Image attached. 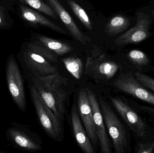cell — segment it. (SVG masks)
<instances>
[{
    "mask_svg": "<svg viewBox=\"0 0 154 153\" xmlns=\"http://www.w3.org/2000/svg\"><path fill=\"white\" fill-rule=\"evenodd\" d=\"M134 75L137 80L139 81L143 85L154 93V79L152 77L146 75L141 72H136L134 73Z\"/></svg>",
    "mask_w": 154,
    "mask_h": 153,
    "instance_id": "cb8c5ba5",
    "label": "cell"
},
{
    "mask_svg": "<svg viewBox=\"0 0 154 153\" xmlns=\"http://www.w3.org/2000/svg\"><path fill=\"white\" fill-rule=\"evenodd\" d=\"M11 6L6 0L0 1V31L12 28L14 26V20L10 14Z\"/></svg>",
    "mask_w": 154,
    "mask_h": 153,
    "instance_id": "ac0fdd59",
    "label": "cell"
},
{
    "mask_svg": "<svg viewBox=\"0 0 154 153\" xmlns=\"http://www.w3.org/2000/svg\"><path fill=\"white\" fill-rule=\"evenodd\" d=\"M62 62L68 71L77 79L81 77L83 72V64L78 57H67L63 58Z\"/></svg>",
    "mask_w": 154,
    "mask_h": 153,
    "instance_id": "44dd1931",
    "label": "cell"
},
{
    "mask_svg": "<svg viewBox=\"0 0 154 153\" xmlns=\"http://www.w3.org/2000/svg\"><path fill=\"white\" fill-rule=\"evenodd\" d=\"M129 20L123 15L112 18L106 26L105 31L110 36H114L125 30L129 25Z\"/></svg>",
    "mask_w": 154,
    "mask_h": 153,
    "instance_id": "e0dca14e",
    "label": "cell"
},
{
    "mask_svg": "<svg viewBox=\"0 0 154 153\" xmlns=\"http://www.w3.org/2000/svg\"><path fill=\"white\" fill-rule=\"evenodd\" d=\"M36 40L44 47L48 48L52 52L59 55H63L71 52L73 48L71 46L66 43H63L58 40L47 37L46 36L39 34H34L32 36Z\"/></svg>",
    "mask_w": 154,
    "mask_h": 153,
    "instance_id": "2e32d148",
    "label": "cell"
},
{
    "mask_svg": "<svg viewBox=\"0 0 154 153\" xmlns=\"http://www.w3.org/2000/svg\"><path fill=\"white\" fill-rule=\"evenodd\" d=\"M127 57L138 70H143L151 63V61L146 54L137 49L130 51L128 54Z\"/></svg>",
    "mask_w": 154,
    "mask_h": 153,
    "instance_id": "ffe728a7",
    "label": "cell"
},
{
    "mask_svg": "<svg viewBox=\"0 0 154 153\" xmlns=\"http://www.w3.org/2000/svg\"><path fill=\"white\" fill-rule=\"evenodd\" d=\"M1 1V0H0V1Z\"/></svg>",
    "mask_w": 154,
    "mask_h": 153,
    "instance_id": "4316f807",
    "label": "cell"
},
{
    "mask_svg": "<svg viewBox=\"0 0 154 153\" xmlns=\"http://www.w3.org/2000/svg\"><path fill=\"white\" fill-rule=\"evenodd\" d=\"M5 69L6 83L10 95L19 110L21 112H25L27 101L23 77L13 54L8 56Z\"/></svg>",
    "mask_w": 154,
    "mask_h": 153,
    "instance_id": "277c9868",
    "label": "cell"
},
{
    "mask_svg": "<svg viewBox=\"0 0 154 153\" xmlns=\"http://www.w3.org/2000/svg\"><path fill=\"white\" fill-rule=\"evenodd\" d=\"M141 110L145 112H147L152 116H154V108L152 107H147V106H141L140 107Z\"/></svg>",
    "mask_w": 154,
    "mask_h": 153,
    "instance_id": "484cf974",
    "label": "cell"
},
{
    "mask_svg": "<svg viewBox=\"0 0 154 153\" xmlns=\"http://www.w3.org/2000/svg\"><path fill=\"white\" fill-rule=\"evenodd\" d=\"M154 149V141L152 142L143 143H139L137 146V151L136 152L137 153H151L152 152Z\"/></svg>",
    "mask_w": 154,
    "mask_h": 153,
    "instance_id": "d4e9b609",
    "label": "cell"
},
{
    "mask_svg": "<svg viewBox=\"0 0 154 153\" xmlns=\"http://www.w3.org/2000/svg\"><path fill=\"white\" fill-rule=\"evenodd\" d=\"M10 3H20L25 4L36 10L41 12L54 19H57L58 16L54 10L42 0H6Z\"/></svg>",
    "mask_w": 154,
    "mask_h": 153,
    "instance_id": "d6986e66",
    "label": "cell"
},
{
    "mask_svg": "<svg viewBox=\"0 0 154 153\" xmlns=\"http://www.w3.org/2000/svg\"><path fill=\"white\" fill-rule=\"evenodd\" d=\"M17 56L23 76L26 79L31 76L45 77L58 72L56 66L33 51L29 46L26 41L21 46Z\"/></svg>",
    "mask_w": 154,
    "mask_h": 153,
    "instance_id": "7a4b0ae2",
    "label": "cell"
},
{
    "mask_svg": "<svg viewBox=\"0 0 154 153\" xmlns=\"http://www.w3.org/2000/svg\"><path fill=\"white\" fill-rule=\"evenodd\" d=\"M152 23L151 18L144 13H137V22L135 26L121 35L115 40L119 46L137 44L147 38L149 28Z\"/></svg>",
    "mask_w": 154,
    "mask_h": 153,
    "instance_id": "8fae6325",
    "label": "cell"
},
{
    "mask_svg": "<svg viewBox=\"0 0 154 153\" xmlns=\"http://www.w3.org/2000/svg\"><path fill=\"white\" fill-rule=\"evenodd\" d=\"M29 46L37 54L41 55L48 61L52 63L58 62V58L55 54L52 53V51L48 49L44 46H42L38 42L35 40L26 41Z\"/></svg>",
    "mask_w": 154,
    "mask_h": 153,
    "instance_id": "7402d4cb",
    "label": "cell"
},
{
    "mask_svg": "<svg viewBox=\"0 0 154 153\" xmlns=\"http://www.w3.org/2000/svg\"><path fill=\"white\" fill-rule=\"evenodd\" d=\"M26 79L32 84L57 118L62 122L67 110V79L57 72L45 77L31 76Z\"/></svg>",
    "mask_w": 154,
    "mask_h": 153,
    "instance_id": "6da1fadb",
    "label": "cell"
},
{
    "mask_svg": "<svg viewBox=\"0 0 154 153\" xmlns=\"http://www.w3.org/2000/svg\"><path fill=\"white\" fill-rule=\"evenodd\" d=\"M68 3L74 13L89 30H92L91 22L85 11L74 0H67Z\"/></svg>",
    "mask_w": 154,
    "mask_h": 153,
    "instance_id": "603a6c76",
    "label": "cell"
},
{
    "mask_svg": "<svg viewBox=\"0 0 154 153\" xmlns=\"http://www.w3.org/2000/svg\"><path fill=\"white\" fill-rule=\"evenodd\" d=\"M78 108L87 134L91 142L97 144L98 140L93 114L86 89L80 90L78 96Z\"/></svg>",
    "mask_w": 154,
    "mask_h": 153,
    "instance_id": "4fadbf2b",
    "label": "cell"
},
{
    "mask_svg": "<svg viewBox=\"0 0 154 153\" xmlns=\"http://www.w3.org/2000/svg\"><path fill=\"white\" fill-rule=\"evenodd\" d=\"M116 89L154 106V93L143 85L131 72L119 75L112 83Z\"/></svg>",
    "mask_w": 154,
    "mask_h": 153,
    "instance_id": "52a82bcc",
    "label": "cell"
},
{
    "mask_svg": "<svg viewBox=\"0 0 154 153\" xmlns=\"http://www.w3.org/2000/svg\"><path fill=\"white\" fill-rule=\"evenodd\" d=\"M71 120L75 138L81 149L86 153H94V150L89 137L82 125L75 105L72 107Z\"/></svg>",
    "mask_w": 154,
    "mask_h": 153,
    "instance_id": "9a60e30c",
    "label": "cell"
},
{
    "mask_svg": "<svg viewBox=\"0 0 154 153\" xmlns=\"http://www.w3.org/2000/svg\"><path fill=\"white\" fill-rule=\"evenodd\" d=\"M111 102L131 131L139 137L146 138L148 127L141 116L120 98L112 97Z\"/></svg>",
    "mask_w": 154,
    "mask_h": 153,
    "instance_id": "9c48e42d",
    "label": "cell"
},
{
    "mask_svg": "<svg viewBox=\"0 0 154 153\" xmlns=\"http://www.w3.org/2000/svg\"><path fill=\"white\" fill-rule=\"evenodd\" d=\"M5 136L11 145L18 150L30 152L41 150L38 136L26 125L11 122L6 130Z\"/></svg>",
    "mask_w": 154,
    "mask_h": 153,
    "instance_id": "8992f818",
    "label": "cell"
},
{
    "mask_svg": "<svg viewBox=\"0 0 154 153\" xmlns=\"http://www.w3.org/2000/svg\"><path fill=\"white\" fill-rule=\"evenodd\" d=\"M28 82L31 99L42 128L51 138L60 141L63 135L62 122L57 118L32 84Z\"/></svg>",
    "mask_w": 154,
    "mask_h": 153,
    "instance_id": "3957f363",
    "label": "cell"
},
{
    "mask_svg": "<svg viewBox=\"0 0 154 153\" xmlns=\"http://www.w3.org/2000/svg\"><path fill=\"white\" fill-rule=\"evenodd\" d=\"M8 2L11 6V12L16 14L25 24L33 27H48L61 34H66L62 28L48 19L36 10L23 4Z\"/></svg>",
    "mask_w": 154,
    "mask_h": 153,
    "instance_id": "30bf717a",
    "label": "cell"
},
{
    "mask_svg": "<svg viewBox=\"0 0 154 153\" xmlns=\"http://www.w3.org/2000/svg\"><path fill=\"white\" fill-rule=\"evenodd\" d=\"M105 125L112 138L117 153H125L129 150L128 135L125 127L111 107L102 99L98 100Z\"/></svg>",
    "mask_w": 154,
    "mask_h": 153,
    "instance_id": "5b68a950",
    "label": "cell"
},
{
    "mask_svg": "<svg viewBox=\"0 0 154 153\" xmlns=\"http://www.w3.org/2000/svg\"><path fill=\"white\" fill-rule=\"evenodd\" d=\"M90 104L93 114L94 123L97 130L98 140L102 153L111 152V146L106 131L105 123L101 113L99 102L95 93L89 89H86Z\"/></svg>",
    "mask_w": 154,
    "mask_h": 153,
    "instance_id": "7c38bea8",
    "label": "cell"
},
{
    "mask_svg": "<svg viewBox=\"0 0 154 153\" xmlns=\"http://www.w3.org/2000/svg\"><path fill=\"white\" fill-rule=\"evenodd\" d=\"M119 68L118 64L106 59L104 55L98 57H89L86 61L85 73L97 81H107L116 75Z\"/></svg>",
    "mask_w": 154,
    "mask_h": 153,
    "instance_id": "ba28073f",
    "label": "cell"
},
{
    "mask_svg": "<svg viewBox=\"0 0 154 153\" xmlns=\"http://www.w3.org/2000/svg\"><path fill=\"white\" fill-rule=\"evenodd\" d=\"M47 1L76 40L83 44H86L87 42H90V39L81 31L70 14L58 0Z\"/></svg>",
    "mask_w": 154,
    "mask_h": 153,
    "instance_id": "5bb4252c",
    "label": "cell"
}]
</instances>
